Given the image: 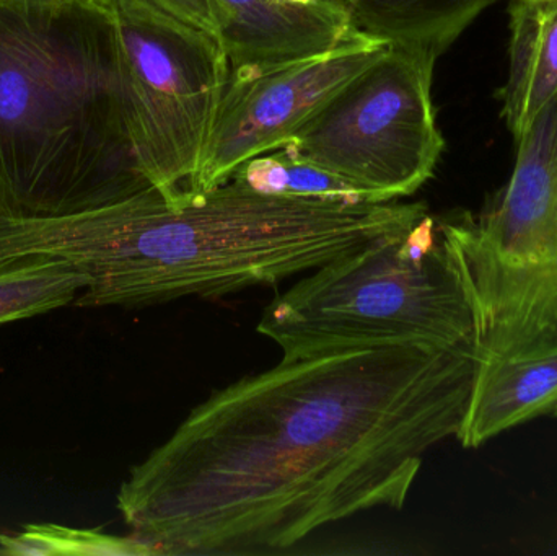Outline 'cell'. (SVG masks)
<instances>
[{
	"label": "cell",
	"instance_id": "obj_18",
	"mask_svg": "<svg viewBox=\"0 0 557 556\" xmlns=\"http://www.w3.org/2000/svg\"><path fill=\"white\" fill-rule=\"evenodd\" d=\"M282 2L290 3V5H310V3L318 2V0H282Z\"/></svg>",
	"mask_w": 557,
	"mask_h": 556
},
{
	"label": "cell",
	"instance_id": "obj_6",
	"mask_svg": "<svg viewBox=\"0 0 557 556\" xmlns=\"http://www.w3.org/2000/svg\"><path fill=\"white\" fill-rule=\"evenodd\" d=\"M131 136L144 175L183 201L205 160L231 61L221 38L147 0H114Z\"/></svg>",
	"mask_w": 557,
	"mask_h": 556
},
{
	"label": "cell",
	"instance_id": "obj_7",
	"mask_svg": "<svg viewBox=\"0 0 557 556\" xmlns=\"http://www.w3.org/2000/svg\"><path fill=\"white\" fill-rule=\"evenodd\" d=\"M435 62L389 45L282 150L346 180L369 202L414 195L445 149L432 100Z\"/></svg>",
	"mask_w": 557,
	"mask_h": 556
},
{
	"label": "cell",
	"instance_id": "obj_2",
	"mask_svg": "<svg viewBox=\"0 0 557 556\" xmlns=\"http://www.w3.org/2000/svg\"><path fill=\"white\" fill-rule=\"evenodd\" d=\"M424 215V202L263 195L228 180L176 205L149 189L62 218L0 219V261L61 258L87 280L74 306L136 309L270 286Z\"/></svg>",
	"mask_w": 557,
	"mask_h": 556
},
{
	"label": "cell",
	"instance_id": "obj_9",
	"mask_svg": "<svg viewBox=\"0 0 557 556\" xmlns=\"http://www.w3.org/2000/svg\"><path fill=\"white\" fill-rule=\"evenodd\" d=\"M231 67L320 54L356 29L349 0H211Z\"/></svg>",
	"mask_w": 557,
	"mask_h": 556
},
{
	"label": "cell",
	"instance_id": "obj_17",
	"mask_svg": "<svg viewBox=\"0 0 557 556\" xmlns=\"http://www.w3.org/2000/svg\"><path fill=\"white\" fill-rule=\"evenodd\" d=\"M42 2H87V3H100V5L113 7L114 0H42Z\"/></svg>",
	"mask_w": 557,
	"mask_h": 556
},
{
	"label": "cell",
	"instance_id": "obj_19",
	"mask_svg": "<svg viewBox=\"0 0 557 556\" xmlns=\"http://www.w3.org/2000/svg\"><path fill=\"white\" fill-rule=\"evenodd\" d=\"M553 415H555V417H557V407H556V410L553 411Z\"/></svg>",
	"mask_w": 557,
	"mask_h": 556
},
{
	"label": "cell",
	"instance_id": "obj_14",
	"mask_svg": "<svg viewBox=\"0 0 557 556\" xmlns=\"http://www.w3.org/2000/svg\"><path fill=\"white\" fill-rule=\"evenodd\" d=\"M231 180L263 195L369 202L366 196L346 180L304 160L294 159L284 150L264 153L242 163Z\"/></svg>",
	"mask_w": 557,
	"mask_h": 556
},
{
	"label": "cell",
	"instance_id": "obj_13",
	"mask_svg": "<svg viewBox=\"0 0 557 556\" xmlns=\"http://www.w3.org/2000/svg\"><path fill=\"white\" fill-rule=\"evenodd\" d=\"M87 287L81 271L49 255L0 261V326L74 306Z\"/></svg>",
	"mask_w": 557,
	"mask_h": 556
},
{
	"label": "cell",
	"instance_id": "obj_15",
	"mask_svg": "<svg viewBox=\"0 0 557 556\" xmlns=\"http://www.w3.org/2000/svg\"><path fill=\"white\" fill-rule=\"evenodd\" d=\"M140 539L114 538L90 529L58 524L26 526L18 534L0 535V555H156Z\"/></svg>",
	"mask_w": 557,
	"mask_h": 556
},
{
	"label": "cell",
	"instance_id": "obj_4",
	"mask_svg": "<svg viewBox=\"0 0 557 556\" xmlns=\"http://www.w3.org/2000/svg\"><path fill=\"white\" fill-rule=\"evenodd\" d=\"M258 332L282 359H304L398 345L473 346L474 319L457 261L428 214L409 231L321 264L264 309Z\"/></svg>",
	"mask_w": 557,
	"mask_h": 556
},
{
	"label": "cell",
	"instance_id": "obj_10",
	"mask_svg": "<svg viewBox=\"0 0 557 556\" xmlns=\"http://www.w3.org/2000/svg\"><path fill=\"white\" fill-rule=\"evenodd\" d=\"M557 407V345L513 358L478 362L457 440L476 449L499 434L553 413Z\"/></svg>",
	"mask_w": 557,
	"mask_h": 556
},
{
	"label": "cell",
	"instance_id": "obj_11",
	"mask_svg": "<svg viewBox=\"0 0 557 556\" xmlns=\"http://www.w3.org/2000/svg\"><path fill=\"white\" fill-rule=\"evenodd\" d=\"M509 2V75L499 97L517 143L557 94V0Z\"/></svg>",
	"mask_w": 557,
	"mask_h": 556
},
{
	"label": "cell",
	"instance_id": "obj_16",
	"mask_svg": "<svg viewBox=\"0 0 557 556\" xmlns=\"http://www.w3.org/2000/svg\"><path fill=\"white\" fill-rule=\"evenodd\" d=\"M147 2L182 22L198 26V28L221 38L218 13H215L211 0H147Z\"/></svg>",
	"mask_w": 557,
	"mask_h": 556
},
{
	"label": "cell",
	"instance_id": "obj_12",
	"mask_svg": "<svg viewBox=\"0 0 557 556\" xmlns=\"http://www.w3.org/2000/svg\"><path fill=\"white\" fill-rule=\"evenodd\" d=\"M497 0H349L354 26L437 61Z\"/></svg>",
	"mask_w": 557,
	"mask_h": 556
},
{
	"label": "cell",
	"instance_id": "obj_8",
	"mask_svg": "<svg viewBox=\"0 0 557 556\" xmlns=\"http://www.w3.org/2000/svg\"><path fill=\"white\" fill-rule=\"evenodd\" d=\"M388 42L354 29L320 54L231 67L191 195L224 185L242 163L287 146L331 100L383 58Z\"/></svg>",
	"mask_w": 557,
	"mask_h": 556
},
{
	"label": "cell",
	"instance_id": "obj_3",
	"mask_svg": "<svg viewBox=\"0 0 557 556\" xmlns=\"http://www.w3.org/2000/svg\"><path fill=\"white\" fill-rule=\"evenodd\" d=\"M149 189L113 7L0 0V219L62 218Z\"/></svg>",
	"mask_w": 557,
	"mask_h": 556
},
{
	"label": "cell",
	"instance_id": "obj_5",
	"mask_svg": "<svg viewBox=\"0 0 557 556\" xmlns=\"http://www.w3.org/2000/svg\"><path fill=\"white\" fill-rule=\"evenodd\" d=\"M516 144L496 205L438 224L470 297L478 362L557 345V94Z\"/></svg>",
	"mask_w": 557,
	"mask_h": 556
},
{
	"label": "cell",
	"instance_id": "obj_1",
	"mask_svg": "<svg viewBox=\"0 0 557 556\" xmlns=\"http://www.w3.org/2000/svg\"><path fill=\"white\" fill-rule=\"evenodd\" d=\"M473 346L349 349L248 375L131 469L117 509L157 554L284 548L401 509L425 454L463 427Z\"/></svg>",
	"mask_w": 557,
	"mask_h": 556
}]
</instances>
